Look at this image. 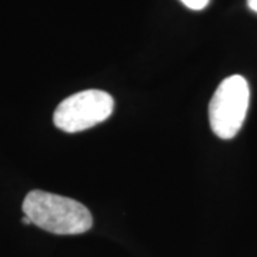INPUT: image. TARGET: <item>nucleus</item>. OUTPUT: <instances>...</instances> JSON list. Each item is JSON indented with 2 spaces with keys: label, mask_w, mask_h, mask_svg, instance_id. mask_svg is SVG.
I'll list each match as a JSON object with an SVG mask.
<instances>
[{
  "label": "nucleus",
  "mask_w": 257,
  "mask_h": 257,
  "mask_svg": "<svg viewBox=\"0 0 257 257\" xmlns=\"http://www.w3.org/2000/svg\"><path fill=\"white\" fill-rule=\"evenodd\" d=\"M22 209L32 224L53 234H82L93 226L84 204L60 194L33 190L25 197Z\"/></svg>",
  "instance_id": "1"
},
{
  "label": "nucleus",
  "mask_w": 257,
  "mask_h": 257,
  "mask_svg": "<svg viewBox=\"0 0 257 257\" xmlns=\"http://www.w3.org/2000/svg\"><path fill=\"white\" fill-rule=\"evenodd\" d=\"M250 101L247 80L233 74L216 89L209 104V121L213 133L223 140L233 139L246 119Z\"/></svg>",
  "instance_id": "2"
},
{
  "label": "nucleus",
  "mask_w": 257,
  "mask_h": 257,
  "mask_svg": "<svg viewBox=\"0 0 257 257\" xmlns=\"http://www.w3.org/2000/svg\"><path fill=\"white\" fill-rule=\"evenodd\" d=\"M114 110V100L103 90H83L64 99L55 110L56 127L66 133H77L107 120Z\"/></svg>",
  "instance_id": "3"
},
{
  "label": "nucleus",
  "mask_w": 257,
  "mask_h": 257,
  "mask_svg": "<svg viewBox=\"0 0 257 257\" xmlns=\"http://www.w3.org/2000/svg\"><path fill=\"white\" fill-rule=\"evenodd\" d=\"M187 9L190 10H203L210 0H180Z\"/></svg>",
  "instance_id": "4"
},
{
  "label": "nucleus",
  "mask_w": 257,
  "mask_h": 257,
  "mask_svg": "<svg viewBox=\"0 0 257 257\" xmlns=\"http://www.w3.org/2000/svg\"><path fill=\"white\" fill-rule=\"evenodd\" d=\"M248 9L253 10L254 13H257V0H247Z\"/></svg>",
  "instance_id": "5"
},
{
  "label": "nucleus",
  "mask_w": 257,
  "mask_h": 257,
  "mask_svg": "<svg viewBox=\"0 0 257 257\" xmlns=\"http://www.w3.org/2000/svg\"><path fill=\"white\" fill-rule=\"evenodd\" d=\"M22 221H23V224H32V221H30V219H29V217H26V216H25V217L22 219Z\"/></svg>",
  "instance_id": "6"
}]
</instances>
